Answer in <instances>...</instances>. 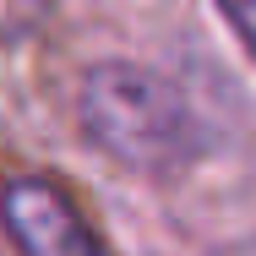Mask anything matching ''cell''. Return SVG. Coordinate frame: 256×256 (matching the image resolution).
I'll use <instances>...</instances> for the list:
<instances>
[{
	"mask_svg": "<svg viewBox=\"0 0 256 256\" xmlns=\"http://www.w3.org/2000/svg\"><path fill=\"white\" fill-rule=\"evenodd\" d=\"M76 120L104 158L136 169V174H174L202 148V126L186 93L136 60H98L82 76Z\"/></svg>",
	"mask_w": 256,
	"mask_h": 256,
	"instance_id": "obj_1",
	"label": "cell"
},
{
	"mask_svg": "<svg viewBox=\"0 0 256 256\" xmlns=\"http://www.w3.org/2000/svg\"><path fill=\"white\" fill-rule=\"evenodd\" d=\"M0 224L16 256H114L54 180L11 174L0 186Z\"/></svg>",
	"mask_w": 256,
	"mask_h": 256,
	"instance_id": "obj_2",
	"label": "cell"
},
{
	"mask_svg": "<svg viewBox=\"0 0 256 256\" xmlns=\"http://www.w3.org/2000/svg\"><path fill=\"white\" fill-rule=\"evenodd\" d=\"M54 0H0V44H28L50 22Z\"/></svg>",
	"mask_w": 256,
	"mask_h": 256,
	"instance_id": "obj_3",
	"label": "cell"
},
{
	"mask_svg": "<svg viewBox=\"0 0 256 256\" xmlns=\"http://www.w3.org/2000/svg\"><path fill=\"white\" fill-rule=\"evenodd\" d=\"M218 11H224V22L240 33V44L256 54V0H218Z\"/></svg>",
	"mask_w": 256,
	"mask_h": 256,
	"instance_id": "obj_4",
	"label": "cell"
},
{
	"mask_svg": "<svg viewBox=\"0 0 256 256\" xmlns=\"http://www.w3.org/2000/svg\"><path fill=\"white\" fill-rule=\"evenodd\" d=\"M218 256H256V234H246V240H234V246H224Z\"/></svg>",
	"mask_w": 256,
	"mask_h": 256,
	"instance_id": "obj_5",
	"label": "cell"
}]
</instances>
